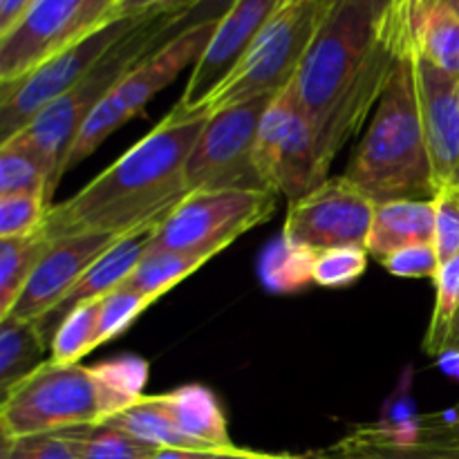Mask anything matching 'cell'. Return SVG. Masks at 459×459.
I'll return each mask as SVG.
<instances>
[{"mask_svg": "<svg viewBox=\"0 0 459 459\" xmlns=\"http://www.w3.org/2000/svg\"><path fill=\"white\" fill-rule=\"evenodd\" d=\"M281 0H238L236 7L215 25L200 61L193 65L184 94L173 110L182 117L200 115L211 94L227 81L245 58L254 40L278 9Z\"/></svg>", "mask_w": 459, "mask_h": 459, "instance_id": "obj_14", "label": "cell"}, {"mask_svg": "<svg viewBox=\"0 0 459 459\" xmlns=\"http://www.w3.org/2000/svg\"><path fill=\"white\" fill-rule=\"evenodd\" d=\"M67 430L74 439L79 459H152L160 451L110 421H94Z\"/></svg>", "mask_w": 459, "mask_h": 459, "instance_id": "obj_29", "label": "cell"}, {"mask_svg": "<svg viewBox=\"0 0 459 459\" xmlns=\"http://www.w3.org/2000/svg\"><path fill=\"white\" fill-rule=\"evenodd\" d=\"M276 211L272 191H193L157 227L146 255L222 254L242 233L267 222Z\"/></svg>", "mask_w": 459, "mask_h": 459, "instance_id": "obj_7", "label": "cell"}, {"mask_svg": "<svg viewBox=\"0 0 459 459\" xmlns=\"http://www.w3.org/2000/svg\"><path fill=\"white\" fill-rule=\"evenodd\" d=\"M345 178L377 204L437 195L421 124L412 43L397 58L370 126L352 151Z\"/></svg>", "mask_w": 459, "mask_h": 459, "instance_id": "obj_3", "label": "cell"}, {"mask_svg": "<svg viewBox=\"0 0 459 459\" xmlns=\"http://www.w3.org/2000/svg\"><path fill=\"white\" fill-rule=\"evenodd\" d=\"M430 3H442V4H446V7H451L453 12H457L459 13V0H430ZM429 4V3H426ZM417 12V9H415Z\"/></svg>", "mask_w": 459, "mask_h": 459, "instance_id": "obj_47", "label": "cell"}, {"mask_svg": "<svg viewBox=\"0 0 459 459\" xmlns=\"http://www.w3.org/2000/svg\"><path fill=\"white\" fill-rule=\"evenodd\" d=\"M269 459H303V457H291V455H272Z\"/></svg>", "mask_w": 459, "mask_h": 459, "instance_id": "obj_49", "label": "cell"}, {"mask_svg": "<svg viewBox=\"0 0 459 459\" xmlns=\"http://www.w3.org/2000/svg\"><path fill=\"white\" fill-rule=\"evenodd\" d=\"M215 25L218 22H211V25L195 27V30L178 36L175 40L166 43L160 52L143 58L134 70H130L108 92V97L99 103L97 110L88 117L83 128L79 130L70 148V155H67V170L72 166L81 164L115 130H119L133 117H137L166 85L178 79L179 72L195 65L202 54H204L211 36H213Z\"/></svg>", "mask_w": 459, "mask_h": 459, "instance_id": "obj_8", "label": "cell"}, {"mask_svg": "<svg viewBox=\"0 0 459 459\" xmlns=\"http://www.w3.org/2000/svg\"><path fill=\"white\" fill-rule=\"evenodd\" d=\"M152 303H155V299L126 290V287H119L112 294L103 296L101 309H99L97 345L115 341L117 336L124 334Z\"/></svg>", "mask_w": 459, "mask_h": 459, "instance_id": "obj_32", "label": "cell"}, {"mask_svg": "<svg viewBox=\"0 0 459 459\" xmlns=\"http://www.w3.org/2000/svg\"><path fill=\"white\" fill-rule=\"evenodd\" d=\"M103 421L101 394L92 368L45 361L3 394V439L52 433Z\"/></svg>", "mask_w": 459, "mask_h": 459, "instance_id": "obj_6", "label": "cell"}, {"mask_svg": "<svg viewBox=\"0 0 459 459\" xmlns=\"http://www.w3.org/2000/svg\"><path fill=\"white\" fill-rule=\"evenodd\" d=\"M453 184H455V186H459V169H457V173H455V179H453Z\"/></svg>", "mask_w": 459, "mask_h": 459, "instance_id": "obj_50", "label": "cell"}, {"mask_svg": "<svg viewBox=\"0 0 459 459\" xmlns=\"http://www.w3.org/2000/svg\"><path fill=\"white\" fill-rule=\"evenodd\" d=\"M368 249L363 247H336L316 254L314 263V285L336 290V287H350L366 273L368 269Z\"/></svg>", "mask_w": 459, "mask_h": 459, "instance_id": "obj_33", "label": "cell"}, {"mask_svg": "<svg viewBox=\"0 0 459 459\" xmlns=\"http://www.w3.org/2000/svg\"><path fill=\"white\" fill-rule=\"evenodd\" d=\"M209 115L182 117L170 110L146 137L79 193L49 206L43 233L49 240L76 233L128 236L166 215L188 195L186 161Z\"/></svg>", "mask_w": 459, "mask_h": 459, "instance_id": "obj_2", "label": "cell"}, {"mask_svg": "<svg viewBox=\"0 0 459 459\" xmlns=\"http://www.w3.org/2000/svg\"><path fill=\"white\" fill-rule=\"evenodd\" d=\"M52 202L43 195L0 197V238H22L40 231Z\"/></svg>", "mask_w": 459, "mask_h": 459, "instance_id": "obj_34", "label": "cell"}, {"mask_svg": "<svg viewBox=\"0 0 459 459\" xmlns=\"http://www.w3.org/2000/svg\"><path fill=\"white\" fill-rule=\"evenodd\" d=\"M161 3H166V0H126V3L117 9L115 16L112 18L134 16V13H142V12H146V9L155 7V4H161Z\"/></svg>", "mask_w": 459, "mask_h": 459, "instance_id": "obj_42", "label": "cell"}, {"mask_svg": "<svg viewBox=\"0 0 459 459\" xmlns=\"http://www.w3.org/2000/svg\"><path fill=\"white\" fill-rule=\"evenodd\" d=\"M316 251L278 238L260 258V281L273 294H296L314 282Z\"/></svg>", "mask_w": 459, "mask_h": 459, "instance_id": "obj_24", "label": "cell"}, {"mask_svg": "<svg viewBox=\"0 0 459 459\" xmlns=\"http://www.w3.org/2000/svg\"><path fill=\"white\" fill-rule=\"evenodd\" d=\"M34 0H0V36L7 34L27 13Z\"/></svg>", "mask_w": 459, "mask_h": 459, "instance_id": "obj_40", "label": "cell"}, {"mask_svg": "<svg viewBox=\"0 0 459 459\" xmlns=\"http://www.w3.org/2000/svg\"><path fill=\"white\" fill-rule=\"evenodd\" d=\"M255 166L264 186L291 202L327 179L318 157L316 128L291 83L264 110L255 139Z\"/></svg>", "mask_w": 459, "mask_h": 459, "instance_id": "obj_11", "label": "cell"}, {"mask_svg": "<svg viewBox=\"0 0 459 459\" xmlns=\"http://www.w3.org/2000/svg\"><path fill=\"white\" fill-rule=\"evenodd\" d=\"M435 245V200H394L377 204L368 254L381 263L412 245Z\"/></svg>", "mask_w": 459, "mask_h": 459, "instance_id": "obj_20", "label": "cell"}, {"mask_svg": "<svg viewBox=\"0 0 459 459\" xmlns=\"http://www.w3.org/2000/svg\"><path fill=\"white\" fill-rule=\"evenodd\" d=\"M435 307L430 316L429 332H426L424 350L430 357H439L446 348L448 332L459 312V255L439 264L435 276Z\"/></svg>", "mask_w": 459, "mask_h": 459, "instance_id": "obj_31", "label": "cell"}, {"mask_svg": "<svg viewBox=\"0 0 459 459\" xmlns=\"http://www.w3.org/2000/svg\"><path fill=\"white\" fill-rule=\"evenodd\" d=\"M439 255L433 242L399 249L381 260V267L397 278H433L439 272Z\"/></svg>", "mask_w": 459, "mask_h": 459, "instance_id": "obj_37", "label": "cell"}, {"mask_svg": "<svg viewBox=\"0 0 459 459\" xmlns=\"http://www.w3.org/2000/svg\"><path fill=\"white\" fill-rule=\"evenodd\" d=\"M49 247L52 240L45 236L43 229L31 236L0 238V318L12 312L13 303Z\"/></svg>", "mask_w": 459, "mask_h": 459, "instance_id": "obj_23", "label": "cell"}, {"mask_svg": "<svg viewBox=\"0 0 459 459\" xmlns=\"http://www.w3.org/2000/svg\"><path fill=\"white\" fill-rule=\"evenodd\" d=\"M0 459H79V451L70 430L63 429L3 439Z\"/></svg>", "mask_w": 459, "mask_h": 459, "instance_id": "obj_35", "label": "cell"}, {"mask_svg": "<svg viewBox=\"0 0 459 459\" xmlns=\"http://www.w3.org/2000/svg\"><path fill=\"white\" fill-rule=\"evenodd\" d=\"M124 3H126V0H85V4H83V27H85V31L90 34V31L97 30L99 25L112 21L115 12Z\"/></svg>", "mask_w": 459, "mask_h": 459, "instance_id": "obj_39", "label": "cell"}, {"mask_svg": "<svg viewBox=\"0 0 459 459\" xmlns=\"http://www.w3.org/2000/svg\"><path fill=\"white\" fill-rule=\"evenodd\" d=\"M85 0H34L25 16L0 36V88L18 83L81 36Z\"/></svg>", "mask_w": 459, "mask_h": 459, "instance_id": "obj_13", "label": "cell"}, {"mask_svg": "<svg viewBox=\"0 0 459 459\" xmlns=\"http://www.w3.org/2000/svg\"><path fill=\"white\" fill-rule=\"evenodd\" d=\"M99 309H101V299L79 305L67 314L49 345V361L74 366L85 354L99 348Z\"/></svg>", "mask_w": 459, "mask_h": 459, "instance_id": "obj_30", "label": "cell"}, {"mask_svg": "<svg viewBox=\"0 0 459 459\" xmlns=\"http://www.w3.org/2000/svg\"><path fill=\"white\" fill-rule=\"evenodd\" d=\"M117 240L119 236L112 233H76L54 240L4 318L25 323L43 321Z\"/></svg>", "mask_w": 459, "mask_h": 459, "instance_id": "obj_15", "label": "cell"}, {"mask_svg": "<svg viewBox=\"0 0 459 459\" xmlns=\"http://www.w3.org/2000/svg\"><path fill=\"white\" fill-rule=\"evenodd\" d=\"M236 3L238 0H195L182 16L175 18V21L161 31L160 40H157V52H160L166 43L175 40L178 36L186 34V31L195 30V27L220 22L233 7H236Z\"/></svg>", "mask_w": 459, "mask_h": 459, "instance_id": "obj_38", "label": "cell"}, {"mask_svg": "<svg viewBox=\"0 0 459 459\" xmlns=\"http://www.w3.org/2000/svg\"><path fill=\"white\" fill-rule=\"evenodd\" d=\"M215 254H178V251H164V254L143 255L128 281L121 287L133 290L137 294L161 299L166 291L173 290L191 273H195L202 264L209 263Z\"/></svg>", "mask_w": 459, "mask_h": 459, "instance_id": "obj_26", "label": "cell"}, {"mask_svg": "<svg viewBox=\"0 0 459 459\" xmlns=\"http://www.w3.org/2000/svg\"><path fill=\"white\" fill-rule=\"evenodd\" d=\"M411 43L408 13L393 12L379 0H332L291 81L316 128L325 175L379 103L397 58Z\"/></svg>", "mask_w": 459, "mask_h": 459, "instance_id": "obj_1", "label": "cell"}, {"mask_svg": "<svg viewBox=\"0 0 459 459\" xmlns=\"http://www.w3.org/2000/svg\"><path fill=\"white\" fill-rule=\"evenodd\" d=\"M276 94L211 112L186 161L188 193L269 191L255 166V139L264 110Z\"/></svg>", "mask_w": 459, "mask_h": 459, "instance_id": "obj_9", "label": "cell"}, {"mask_svg": "<svg viewBox=\"0 0 459 459\" xmlns=\"http://www.w3.org/2000/svg\"><path fill=\"white\" fill-rule=\"evenodd\" d=\"M411 25L417 52L459 76V13L442 3H429L411 13Z\"/></svg>", "mask_w": 459, "mask_h": 459, "instance_id": "obj_21", "label": "cell"}, {"mask_svg": "<svg viewBox=\"0 0 459 459\" xmlns=\"http://www.w3.org/2000/svg\"><path fill=\"white\" fill-rule=\"evenodd\" d=\"M160 403L179 433L206 453L231 451L236 444L229 437V424L220 399L202 384L179 385L170 393L157 394Z\"/></svg>", "mask_w": 459, "mask_h": 459, "instance_id": "obj_19", "label": "cell"}, {"mask_svg": "<svg viewBox=\"0 0 459 459\" xmlns=\"http://www.w3.org/2000/svg\"><path fill=\"white\" fill-rule=\"evenodd\" d=\"M437 368L451 379L459 381V350H446L437 357Z\"/></svg>", "mask_w": 459, "mask_h": 459, "instance_id": "obj_41", "label": "cell"}, {"mask_svg": "<svg viewBox=\"0 0 459 459\" xmlns=\"http://www.w3.org/2000/svg\"><path fill=\"white\" fill-rule=\"evenodd\" d=\"M377 202L345 175L327 178L290 204L282 238L312 251L363 247L370 238Z\"/></svg>", "mask_w": 459, "mask_h": 459, "instance_id": "obj_12", "label": "cell"}, {"mask_svg": "<svg viewBox=\"0 0 459 459\" xmlns=\"http://www.w3.org/2000/svg\"><path fill=\"white\" fill-rule=\"evenodd\" d=\"M435 249L439 263L459 255V186L448 184L435 195Z\"/></svg>", "mask_w": 459, "mask_h": 459, "instance_id": "obj_36", "label": "cell"}, {"mask_svg": "<svg viewBox=\"0 0 459 459\" xmlns=\"http://www.w3.org/2000/svg\"><path fill=\"white\" fill-rule=\"evenodd\" d=\"M211 453L188 451V448H160L152 459H204Z\"/></svg>", "mask_w": 459, "mask_h": 459, "instance_id": "obj_44", "label": "cell"}, {"mask_svg": "<svg viewBox=\"0 0 459 459\" xmlns=\"http://www.w3.org/2000/svg\"><path fill=\"white\" fill-rule=\"evenodd\" d=\"M90 368H92L99 394H101L103 420H110L143 397L151 368L142 357L128 354V357L110 359V361H101Z\"/></svg>", "mask_w": 459, "mask_h": 459, "instance_id": "obj_25", "label": "cell"}, {"mask_svg": "<svg viewBox=\"0 0 459 459\" xmlns=\"http://www.w3.org/2000/svg\"><path fill=\"white\" fill-rule=\"evenodd\" d=\"M272 455L269 453H258V451H249V448H231V451H220V453H211L204 459H269Z\"/></svg>", "mask_w": 459, "mask_h": 459, "instance_id": "obj_43", "label": "cell"}, {"mask_svg": "<svg viewBox=\"0 0 459 459\" xmlns=\"http://www.w3.org/2000/svg\"><path fill=\"white\" fill-rule=\"evenodd\" d=\"M103 421H110V424L119 426L126 433L134 435V437L151 444V446L200 451V448H195V444L188 442V439L179 433L178 426L173 424L169 412L164 411V406H161L160 399H157V394H143L137 403H133L130 408H126V411L117 412L115 417Z\"/></svg>", "mask_w": 459, "mask_h": 459, "instance_id": "obj_27", "label": "cell"}, {"mask_svg": "<svg viewBox=\"0 0 459 459\" xmlns=\"http://www.w3.org/2000/svg\"><path fill=\"white\" fill-rule=\"evenodd\" d=\"M455 412H457V420H459V408H455Z\"/></svg>", "mask_w": 459, "mask_h": 459, "instance_id": "obj_51", "label": "cell"}, {"mask_svg": "<svg viewBox=\"0 0 459 459\" xmlns=\"http://www.w3.org/2000/svg\"><path fill=\"white\" fill-rule=\"evenodd\" d=\"M43 195L52 202L49 173L40 157L25 143L9 139L0 143V197Z\"/></svg>", "mask_w": 459, "mask_h": 459, "instance_id": "obj_28", "label": "cell"}, {"mask_svg": "<svg viewBox=\"0 0 459 459\" xmlns=\"http://www.w3.org/2000/svg\"><path fill=\"white\" fill-rule=\"evenodd\" d=\"M193 3L195 0H166L148 9L143 21L133 31H128L85 79H81L70 92L49 103L22 133L12 137L40 157L49 173L52 193L67 173V155L88 117L130 70H134L143 58L157 52V40L161 31L175 18L182 16Z\"/></svg>", "mask_w": 459, "mask_h": 459, "instance_id": "obj_4", "label": "cell"}, {"mask_svg": "<svg viewBox=\"0 0 459 459\" xmlns=\"http://www.w3.org/2000/svg\"><path fill=\"white\" fill-rule=\"evenodd\" d=\"M330 4L332 0H281L245 58L211 94L200 112L211 115L285 90L296 79Z\"/></svg>", "mask_w": 459, "mask_h": 459, "instance_id": "obj_5", "label": "cell"}, {"mask_svg": "<svg viewBox=\"0 0 459 459\" xmlns=\"http://www.w3.org/2000/svg\"><path fill=\"white\" fill-rule=\"evenodd\" d=\"M412 58L430 169L439 191L442 186L453 184L459 169V76L433 65L417 52L415 43Z\"/></svg>", "mask_w": 459, "mask_h": 459, "instance_id": "obj_17", "label": "cell"}, {"mask_svg": "<svg viewBox=\"0 0 459 459\" xmlns=\"http://www.w3.org/2000/svg\"><path fill=\"white\" fill-rule=\"evenodd\" d=\"M426 3H430V0H408V4H411V13L415 12V9H420V7H424Z\"/></svg>", "mask_w": 459, "mask_h": 459, "instance_id": "obj_48", "label": "cell"}, {"mask_svg": "<svg viewBox=\"0 0 459 459\" xmlns=\"http://www.w3.org/2000/svg\"><path fill=\"white\" fill-rule=\"evenodd\" d=\"M379 3L385 4L388 9H393V12L408 13V16H411V4H408V0H379Z\"/></svg>", "mask_w": 459, "mask_h": 459, "instance_id": "obj_46", "label": "cell"}, {"mask_svg": "<svg viewBox=\"0 0 459 459\" xmlns=\"http://www.w3.org/2000/svg\"><path fill=\"white\" fill-rule=\"evenodd\" d=\"M446 350H459V312H457L455 321H453L451 332H448L446 348H444V352H446Z\"/></svg>", "mask_w": 459, "mask_h": 459, "instance_id": "obj_45", "label": "cell"}, {"mask_svg": "<svg viewBox=\"0 0 459 459\" xmlns=\"http://www.w3.org/2000/svg\"><path fill=\"white\" fill-rule=\"evenodd\" d=\"M49 345L36 323L3 318L0 323V393L7 394L39 366Z\"/></svg>", "mask_w": 459, "mask_h": 459, "instance_id": "obj_22", "label": "cell"}, {"mask_svg": "<svg viewBox=\"0 0 459 459\" xmlns=\"http://www.w3.org/2000/svg\"><path fill=\"white\" fill-rule=\"evenodd\" d=\"M161 222L146 224L142 229H134L128 236L119 238L88 272L81 276V281L76 282L74 290L43 318V321L36 323L40 336L45 339V343L52 345L54 334H56L58 325L67 318V314L72 309H76L79 305L90 303V300H99L103 296L112 294L115 290H119L126 281L130 278V273L137 269V264L142 263V258L146 255L148 247H151L152 236H155L157 227Z\"/></svg>", "mask_w": 459, "mask_h": 459, "instance_id": "obj_18", "label": "cell"}, {"mask_svg": "<svg viewBox=\"0 0 459 459\" xmlns=\"http://www.w3.org/2000/svg\"><path fill=\"white\" fill-rule=\"evenodd\" d=\"M303 459H459V420L453 412L426 429L363 426L325 451Z\"/></svg>", "mask_w": 459, "mask_h": 459, "instance_id": "obj_16", "label": "cell"}, {"mask_svg": "<svg viewBox=\"0 0 459 459\" xmlns=\"http://www.w3.org/2000/svg\"><path fill=\"white\" fill-rule=\"evenodd\" d=\"M146 13L148 9L134 16H119L103 22L97 30L81 36L79 40L48 58L30 76L9 88H0V143L22 133L49 103L70 92L81 79H85L94 65L143 21Z\"/></svg>", "mask_w": 459, "mask_h": 459, "instance_id": "obj_10", "label": "cell"}]
</instances>
